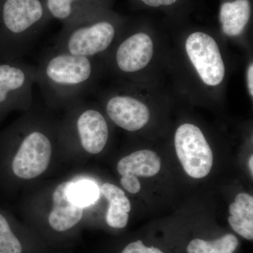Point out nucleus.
Instances as JSON below:
<instances>
[{
  "label": "nucleus",
  "instance_id": "obj_1",
  "mask_svg": "<svg viewBox=\"0 0 253 253\" xmlns=\"http://www.w3.org/2000/svg\"><path fill=\"white\" fill-rule=\"evenodd\" d=\"M94 58L49 49L36 67V83L49 104H72L82 99L95 76Z\"/></svg>",
  "mask_w": 253,
  "mask_h": 253
},
{
  "label": "nucleus",
  "instance_id": "obj_2",
  "mask_svg": "<svg viewBox=\"0 0 253 253\" xmlns=\"http://www.w3.org/2000/svg\"><path fill=\"white\" fill-rule=\"evenodd\" d=\"M51 20L42 0H0V61L22 59Z\"/></svg>",
  "mask_w": 253,
  "mask_h": 253
},
{
  "label": "nucleus",
  "instance_id": "obj_3",
  "mask_svg": "<svg viewBox=\"0 0 253 253\" xmlns=\"http://www.w3.org/2000/svg\"><path fill=\"white\" fill-rule=\"evenodd\" d=\"M116 33L115 23L101 18L99 9H95L63 23L53 48L76 56L94 58L109 49Z\"/></svg>",
  "mask_w": 253,
  "mask_h": 253
},
{
  "label": "nucleus",
  "instance_id": "obj_4",
  "mask_svg": "<svg viewBox=\"0 0 253 253\" xmlns=\"http://www.w3.org/2000/svg\"><path fill=\"white\" fill-rule=\"evenodd\" d=\"M36 83V66L22 59L0 61V116L15 108L31 104Z\"/></svg>",
  "mask_w": 253,
  "mask_h": 253
},
{
  "label": "nucleus",
  "instance_id": "obj_5",
  "mask_svg": "<svg viewBox=\"0 0 253 253\" xmlns=\"http://www.w3.org/2000/svg\"><path fill=\"white\" fill-rule=\"evenodd\" d=\"M174 144L176 155L188 175L201 179L211 172L213 154L202 131L194 125H181L176 129Z\"/></svg>",
  "mask_w": 253,
  "mask_h": 253
},
{
  "label": "nucleus",
  "instance_id": "obj_6",
  "mask_svg": "<svg viewBox=\"0 0 253 253\" xmlns=\"http://www.w3.org/2000/svg\"><path fill=\"white\" fill-rule=\"evenodd\" d=\"M52 154V145L47 134L33 129L21 141L11 161L15 175L23 179H34L47 169Z\"/></svg>",
  "mask_w": 253,
  "mask_h": 253
},
{
  "label": "nucleus",
  "instance_id": "obj_7",
  "mask_svg": "<svg viewBox=\"0 0 253 253\" xmlns=\"http://www.w3.org/2000/svg\"><path fill=\"white\" fill-rule=\"evenodd\" d=\"M186 50L204 83L219 85L224 79L225 68L217 42L212 37L201 32L192 33L186 40Z\"/></svg>",
  "mask_w": 253,
  "mask_h": 253
},
{
  "label": "nucleus",
  "instance_id": "obj_8",
  "mask_svg": "<svg viewBox=\"0 0 253 253\" xmlns=\"http://www.w3.org/2000/svg\"><path fill=\"white\" fill-rule=\"evenodd\" d=\"M72 105L73 126L82 147L89 154H99L109 140L107 121L97 110L83 106L81 99Z\"/></svg>",
  "mask_w": 253,
  "mask_h": 253
},
{
  "label": "nucleus",
  "instance_id": "obj_9",
  "mask_svg": "<svg viewBox=\"0 0 253 253\" xmlns=\"http://www.w3.org/2000/svg\"><path fill=\"white\" fill-rule=\"evenodd\" d=\"M154 54V43L148 35L139 33L120 43L114 54V62L121 72L140 71L149 64Z\"/></svg>",
  "mask_w": 253,
  "mask_h": 253
},
{
  "label": "nucleus",
  "instance_id": "obj_10",
  "mask_svg": "<svg viewBox=\"0 0 253 253\" xmlns=\"http://www.w3.org/2000/svg\"><path fill=\"white\" fill-rule=\"evenodd\" d=\"M106 110L110 119L126 131L139 130L149 121L147 106L128 95L111 96L106 102Z\"/></svg>",
  "mask_w": 253,
  "mask_h": 253
},
{
  "label": "nucleus",
  "instance_id": "obj_11",
  "mask_svg": "<svg viewBox=\"0 0 253 253\" xmlns=\"http://www.w3.org/2000/svg\"><path fill=\"white\" fill-rule=\"evenodd\" d=\"M71 182L61 183L53 194V209L49 216V224L54 230L59 232L71 229L83 217L84 208L73 203L68 196Z\"/></svg>",
  "mask_w": 253,
  "mask_h": 253
},
{
  "label": "nucleus",
  "instance_id": "obj_12",
  "mask_svg": "<svg viewBox=\"0 0 253 253\" xmlns=\"http://www.w3.org/2000/svg\"><path fill=\"white\" fill-rule=\"evenodd\" d=\"M161 158L154 151L141 150L123 158L118 163V172L121 176L150 177L159 172Z\"/></svg>",
  "mask_w": 253,
  "mask_h": 253
},
{
  "label": "nucleus",
  "instance_id": "obj_13",
  "mask_svg": "<svg viewBox=\"0 0 253 253\" xmlns=\"http://www.w3.org/2000/svg\"><path fill=\"white\" fill-rule=\"evenodd\" d=\"M103 196L109 201L106 214L108 225L115 229H123L127 224L131 203L121 188L110 183H105L100 188Z\"/></svg>",
  "mask_w": 253,
  "mask_h": 253
},
{
  "label": "nucleus",
  "instance_id": "obj_14",
  "mask_svg": "<svg viewBox=\"0 0 253 253\" xmlns=\"http://www.w3.org/2000/svg\"><path fill=\"white\" fill-rule=\"evenodd\" d=\"M228 218L229 225L241 237L253 239V198L246 193H240L236 196L235 202L229 206Z\"/></svg>",
  "mask_w": 253,
  "mask_h": 253
},
{
  "label": "nucleus",
  "instance_id": "obj_15",
  "mask_svg": "<svg viewBox=\"0 0 253 253\" xmlns=\"http://www.w3.org/2000/svg\"><path fill=\"white\" fill-rule=\"evenodd\" d=\"M251 17L249 0H236L221 5L219 19L226 36H238L244 31Z\"/></svg>",
  "mask_w": 253,
  "mask_h": 253
},
{
  "label": "nucleus",
  "instance_id": "obj_16",
  "mask_svg": "<svg viewBox=\"0 0 253 253\" xmlns=\"http://www.w3.org/2000/svg\"><path fill=\"white\" fill-rule=\"evenodd\" d=\"M51 19L66 23L73 18L99 9L100 0H42Z\"/></svg>",
  "mask_w": 253,
  "mask_h": 253
},
{
  "label": "nucleus",
  "instance_id": "obj_17",
  "mask_svg": "<svg viewBox=\"0 0 253 253\" xmlns=\"http://www.w3.org/2000/svg\"><path fill=\"white\" fill-rule=\"evenodd\" d=\"M239 241L235 235L226 234L215 239L196 238L186 247L187 253H235Z\"/></svg>",
  "mask_w": 253,
  "mask_h": 253
},
{
  "label": "nucleus",
  "instance_id": "obj_18",
  "mask_svg": "<svg viewBox=\"0 0 253 253\" xmlns=\"http://www.w3.org/2000/svg\"><path fill=\"white\" fill-rule=\"evenodd\" d=\"M99 192L97 184L90 179L71 181L68 188L70 199L83 208L94 204L99 199Z\"/></svg>",
  "mask_w": 253,
  "mask_h": 253
},
{
  "label": "nucleus",
  "instance_id": "obj_19",
  "mask_svg": "<svg viewBox=\"0 0 253 253\" xmlns=\"http://www.w3.org/2000/svg\"><path fill=\"white\" fill-rule=\"evenodd\" d=\"M21 241L15 234L9 220L0 212V253H22Z\"/></svg>",
  "mask_w": 253,
  "mask_h": 253
},
{
  "label": "nucleus",
  "instance_id": "obj_20",
  "mask_svg": "<svg viewBox=\"0 0 253 253\" xmlns=\"http://www.w3.org/2000/svg\"><path fill=\"white\" fill-rule=\"evenodd\" d=\"M121 253H166L156 246H148L141 240L126 245Z\"/></svg>",
  "mask_w": 253,
  "mask_h": 253
},
{
  "label": "nucleus",
  "instance_id": "obj_21",
  "mask_svg": "<svg viewBox=\"0 0 253 253\" xmlns=\"http://www.w3.org/2000/svg\"><path fill=\"white\" fill-rule=\"evenodd\" d=\"M121 184L131 194H136L141 189V184L138 180L137 176L134 175L122 176Z\"/></svg>",
  "mask_w": 253,
  "mask_h": 253
},
{
  "label": "nucleus",
  "instance_id": "obj_22",
  "mask_svg": "<svg viewBox=\"0 0 253 253\" xmlns=\"http://www.w3.org/2000/svg\"><path fill=\"white\" fill-rule=\"evenodd\" d=\"M141 1H142L148 6L158 7V6H162V5L169 6V5L175 3L176 0H141Z\"/></svg>",
  "mask_w": 253,
  "mask_h": 253
},
{
  "label": "nucleus",
  "instance_id": "obj_23",
  "mask_svg": "<svg viewBox=\"0 0 253 253\" xmlns=\"http://www.w3.org/2000/svg\"><path fill=\"white\" fill-rule=\"evenodd\" d=\"M247 82L250 94L251 96H253V63L250 65L247 73Z\"/></svg>",
  "mask_w": 253,
  "mask_h": 253
},
{
  "label": "nucleus",
  "instance_id": "obj_24",
  "mask_svg": "<svg viewBox=\"0 0 253 253\" xmlns=\"http://www.w3.org/2000/svg\"><path fill=\"white\" fill-rule=\"evenodd\" d=\"M253 155L251 156V158H250L249 160V168H250V170L251 171V174H253Z\"/></svg>",
  "mask_w": 253,
  "mask_h": 253
}]
</instances>
